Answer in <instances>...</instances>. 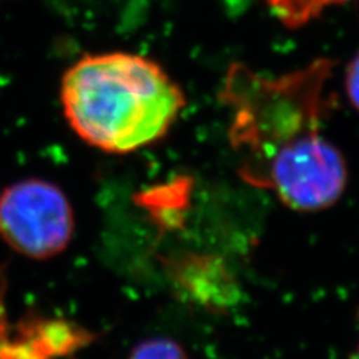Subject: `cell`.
Instances as JSON below:
<instances>
[{
  "mask_svg": "<svg viewBox=\"0 0 359 359\" xmlns=\"http://www.w3.org/2000/svg\"><path fill=\"white\" fill-rule=\"evenodd\" d=\"M128 359H190L175 340L166 337L147 339L132 349Z\"/></svg>",
  "mask_w": 359,
  "mask_h": 359,
  "instance_id": "obj_7",
  "label": "cell"
},
{
  "mask_svg": "<svg viewBox=\"0 0 359 359\" xmlns=\"http://www.w3.org/2000/svg\"><path fill=\"white\" fill-rule=\"evenodd\" d=\"M60 102L84 142L128 154L165 137L184 108V95L159 63L112 51L75 62L62 78Z\"/></svg>",
  "mask_w": 359,
  "mask_h": 359,
  "instance_id": "obj_2",
  "label": "cell"
},
{
  "mask_svg": "<svg viewBox=\"0 0 359 359\" xmlns=\"http://www.w3.org/2000/svg\"><path fill=\"white\" fill-rule=\"evenodd\" d=\"M171 266L175 283L210 310H226L238 298V287L226 265L215 256L187 255Z\"/></svg>",
  "mask_w": 359,
  "mask_h": 359,
  "instance_id": "obj_4",
  "label": "cell"
},
{
  "mask_svg": "<svg viewBox=\"0 0 359 359\" xmlns=\"http://www.w3.org/2000/svg\"><path fill=\"white\" fill-rule=\"evenodd\" d=\"M346 92L351 104L359 111V53L347 66L346 74Z\"/></svg>",
  "mask_w": 359,
  "mask_h": 359,
  "instance_id": "obj_8",
  "label": "cell"
},
{
  "mask_svg": "<svg viewBox=\"0 0 359 359\" xmlns=\"http://www.w3.org/2000/svg\"><path fill=\"white\" fill-rule=\"evenodd\" d=\"M276 17L289 27H299L316 18L325 9L347 0H265Z\"/></svg>",
  "mask_w": 359,
  "mask_h": 359,
  "instance_id": "obj_6",
  "label": "cell"
},
{
  "mask_svg": "<svg viewBox=\"0 0 359 359\" xmlns=\"http://www.w3.org/2000/svg\"><path fill=\"white\" fill-rule=\"evenodd\" d=\"M331 63L265 78L235 65L222 97L232 108L229 140L240 157V175L273 190L292 210L334 205L347 183L344 157L320 132L328 111Z\"/></svg>",
  "mask_w": 359,
  "mask_h": 359,
  "instance_id": "obj_1",
  "label": "cell"
},
{
  "mask_svg": "<svg viewBox=\"0 0 359 359\" xmlns=\"http://www.w3.org/2000/svg\"><path fill=\"white\" fill-rule=\"evenodd\" d=\"M356 359H359V344H358V347H356Z\"/></svg>",
  "mask_w": 359,
  "mask_h": 359,
  "instance_id": "obj_9",
  "label": "cell"
},
{
  "mask_svg": "<svg viewBox=\"0 0 359 359\" xmlns=\"http://www.w3.org/2000/svg\"><path fill=\"white\" fill-rule=\"evenodd\" d=\"M74 229V210L57 184L27 178L0 194V238L22 256L43 261L60 255Z\"/></svg>",
  "mask_w": 359,
  "mask_h": 359,
  "instance_id": "obj_3",
  "label": "cell"
},
{
  "mask_svg": "<svg viewBox=\"0 0 359 359\" xmlns=\"http://www.w3.org/2000/svg\"><path fill=\"white\" fill-rule=\"evenodd\" d=\"M183 195V182H177L144 192L140 204L150 212L157 223L171 226L172 223L178 222L183 211V204H180Z\"/></svg>",
  "mask_w": 359,
  "mask_h": 359,
  "instance_id": "obj_5",
  "label": "cell"
}]
</instances>
